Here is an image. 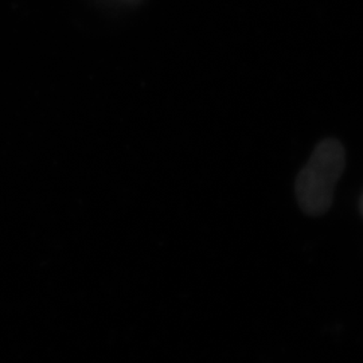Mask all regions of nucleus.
Masks as SVG:
<instances>
[{"label": "nucleus", "instance_id": "1", "mask_svg": "<svg viewBox=\"0 0 363 363\" xmlns=\"http://www.w3.org/2000/svg\"><path fill=\"white\" fill-rule=\"evenodd\" d=\"M346 169V150L337 139L318 144L298 172L295 193L300 208L311 217L325 214L334 202L335 187Z\"/></svg>", "mask_w": 363, "mask_h": 363}, {"label": "nucleus", "instance_id": "2", "mask_svg": "<svg viewBox=\"0 0 363 363\" xmlns=\"http://www.w3.org/2000/svg\"><path fill=\"white\" fill-rule=\"evenodd\" d=\"M359 211H361V214H362L363 217V193L361 195V199H359Z\"/></svg>", "mask_w": 363, "mask_h": 363}]
</instances>
